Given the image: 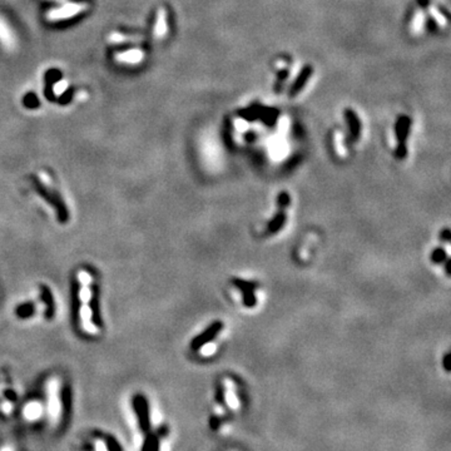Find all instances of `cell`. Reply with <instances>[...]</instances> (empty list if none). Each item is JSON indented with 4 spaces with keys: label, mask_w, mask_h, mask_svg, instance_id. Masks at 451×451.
I'll use <instances>...</instances> for the list:
<instances>
[{
    "label": "cell",
    "mask_w": 451,
    "mask_h": 451,
    "mask_svg": "<svg viewBox=\"0 0 451 451\" xmlns=\"http://www.w3.org/2000/svg\"><path fill=\"white\" fill-rule=\"evenodd\" d=\"M440 238H441V241H444V242H449V241H450V229H444V231L440 233Z\"/></svg>",
    "instance_id": "cell-12"
},
{
    "label": "cell",
    "mask_w": 451,
    "mask_h": 451,
    "mask_svg": "<svg viewBox=\"0 0 451 451\" xmlns=\"http://www.w3.org/2000/svg\"><path fill=\"white\" fill-rule=\"evenodd\" d=\"M47 412L49 420L53 425L59 421L62 414V401L59 397V387L55 381H50L48 385V403H47Z\"/></svg>",
    "instance_id": "cell-1"
},
{
    "label": "cell",
    "mask_w": 451,
    "mask_h": 451,
    "mask_svg": "<svg viewBox=\"0 0 451 451\" xmlns=\"http://www.w3.org/2000/svg\"><path fill=\"white\" fill-rule=\"evenodd\" d=\"M409 128H410V119L406 117L399 118V122L396 123V137L399 145L396 149V156L397 158H405L407 150H406L405 142L407 135H409Z\"/></svg>",
    "instance_id": "cell-3"
},
{
    "label": "cell",
    "mask_w": 451,
    "mask_h": 451,
    "mask_svg": "<svg viewBox=\"0 0 451 451\" xmlns=\"http://www.w3.org/2000/svg\"><path fill=\"white\" fill-rule=\"evenodd\" d=\"M0 45L5 49H13L16 45V36L13 28L3 16H0Z\"/></svg>",
    "instance_id": "cell-5"
},
{
    "label": "cell",
    "mask_w": 451,
    "mask_h": 451,
    "mask_svg": "<svg viewBox=\"0 0 451 451\" xmlns=\"http://www.w3.org/2000/svg\"><path fill=\"white\" fill-rule=\"evenodd\" d=\"M446 258H448V253L442 247H437L431 253V259H433L434 263H442V262H445Z\"/></svg>",
    "instance_id": "cell-9"
},
{
    "label": "cell",
    "mask_w": 451,
    "mask_h": 451,
    "mask_svg": "<svg viewBox=\"0 0 451 451\" xmlns=\"http://www.w3.org/2000/svg\"><path fill=\"white\" fill-rule=\"evenodd\" d=\"M0 451H15V449L13 448V446H10V445H5V446H3V448L0 449Z\"/></svg>",
    "instance_id": "cell-15"
},
{
    "label": "cell",
    "mask_w": 451,
    "mask_h": 451,
    "mask_svg": "<svg viewBox=\"0 0 451 451\" xmlns=\"http://www.w3.org/2000/svg\"><path fill=\"white\" fill-rule=\"evenodd\" d=\"M450 263H451L450 259L446 258V259H445V265H446L445 270H446V274H448V276H450Z\"/></svg>",
    "instance_id": "cell-14"
},
{
    "label": "cell",
    "mask_w": 451,
    "mask_h": 451,
    "mask_svg": "<svg viewBox=\"0 0 451 451\" xmlns=\"http://www.w3.org/2000/svg\"><path fill=\"white\" fill-rule=\"evenodd\" d=\"M94 450H96V451H108V448H107V445H105V442L103 441V440L98 439V440H96V442H94Z\"/></svg>",
    "instance_id": "cell-11"
},
{
    "label": "cell",
    "mask_w": 451,
    "mask_h": 451,
    "mask_svg": "<svg viewBox=\"0 0 451 451\" xmlns=\"http://www.w3.org/2000/svg\"><path fill=\"white\" fill-rule=\"evenodd\" d=\"M43 415V405L36 401H32V403H27L23 410V416L25 420L29 422H34Z\"/></svg>",
    "instance_id": "cell-6"
},
{
    "label": "cell",
    "mask_w": 451,
    "mask_h": 451,
    "mask_svg": "<svg viewBox=\"0 0 451 451\" xmlns=\"http://www.w3.org/2000/svg\"><path fill=\"white\" fill-rule=\"evenodd\" d=\"M118 59L122 63H127V64H135L142 62L143 59V53L138 49H132L130 51H126V53H120L118 55Z\"/></svg>",
    "instance_id": "cell-7"
},
{
    "label": "cell",
    "mask_w": 451,
    "mask_h": 451,
    "mask_svg": "<svg viewBox=\"0 0 451 451\" xmlns=\"http://www.w3.org/2000/svg\"><path fill=\"white\" fill-rule=\"evenodd\" d=\"M290 202H291V198H290V194L287 192H282L278 194V198H277V205H278V207H280L281 209L289 207Z\"/></svg>",
    "instance_id": "cell-10"
},
{
    "label": "cell",
    "mask_w": 451,
    "mask_h": 451,
    "mask_svg": "<svg viewBox=\"0 0 451 451\" xmlns=\"http://www.w3.org/2000/svg\"><path fill=\"white\" fill-rule=\"evenodd\" d=\"M285 223H286V214H285V212L281 209L280 212H278V213H277L276 216H274V218L270 221L268 227H267V231L270 232V233H276V232H278L281 228H282L283 226H285Z\"/></svg>",
    "instance_id": "cell-8"
},
{
    "label": "cell",
    "mask_w": 451,
    "mask_h": 451,
    "mask_svg": "<svg viewBox=\"0 0 451 451\" xmlns=\"http://www.w3.org/2000/svg\"><path fill=\"white\" fill-rule=\"evenodd\" d=\"M223 328V322L222 321H216L213 323H210L207 328H206L202 334H199L198 336H195L193 338L192 343H191V347L192 350L197 351V350L202 349L203 346H206L207 343H209L210 341H213L218 334H220L221 331Z\"/></svg>",
    "instance_id": "cell-2"
},
{
    "label": "cell",
    "mask_w": 451,
    "mask_h": 451,
    "mask_svg": "<svg viewBox=\"0 0 451 451\" xmlns=\"http://www.w3.org/2000/svg\"><path fill=\"white\" fill-rule=\"evenodd\" d=\"M449 358H450V355H449V354H446L445 357H444V365H445L446 371H450V366H449Z\"/></svg>",
    "instance_id": "cell-13"
},
{
    "label": "cell",
    "mask_w": 451,
    "mask_h": 451,
    "mask_svg": "<svg viewBox=\"0 0 451 451\" xmlns=\"http://www.w3.org/2000/svg\"><path fill=\"white\" fill-rule=\"evenodd\" d=\"M232 283H233L237 289H240L241 291H242L244 306L253 307L256 304H257V301H256V296H255V289L257 287L256 283L250 282V281L238 280V278L232 280Z\"/></svg>",
    "instance_id": "cell-4"
}]
</instances>
